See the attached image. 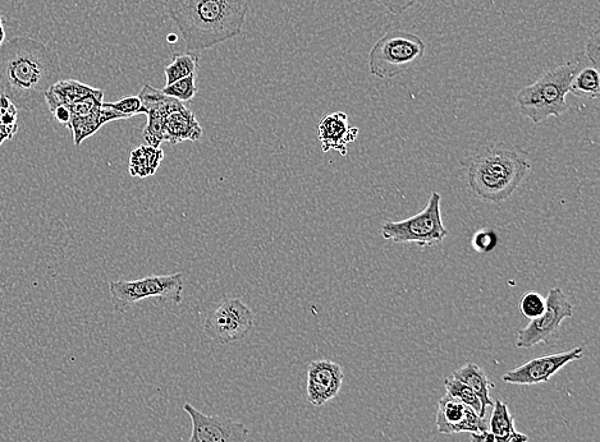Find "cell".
<instances>
[{
	"mask_svg": "<svg viewBox=\"0 0 600 442\" xmlns=\"http://www.w3.org/2000/svg\"><path fill=\"white\" fill-rule=\"evenodd\" d=\"M58 54L39 40L13 38L0 46V95L17 109L34 110L61 77Z\"/></svg>",
	"mask_w": 600,
	"mask_h": 442,
	"instance_id": "obj_1",
	"label": "cell"
},
{
	"mask_svg": "<svg viewBox=\"0 0 600 442\" xmlns=\"http://www.w3.org/2000/svg\"><path fill=\"white\" fill-rule=\"evenodd\" d=\"M254 0H164L189 52L213 48L241 35Z\"/></svg>",
	"mask_w": 600,
	"mask_h": 442,
	"instance_id": "obj_2",
	"label": "cell"
},
{
	"mask_svg": "<svg viewBox=\"0 0 600 442\" xmlns=\"http://www.w3.org/2000/svg\"><path fill=\"white\" fill-rule=\"evenodd\" d=\"M530 169L524 151L507 145L490 146L470 159L467 184L479 199L503 202L514 195Z\"/></svg>",
	"mask_w": 600,
	"mask_h": 442,
	"instance_id": "obj_3",
	"label": "cell"
},
{
	"mask_svg": "<svg viewBox=\"0 0 600 442\" xmlns=\"http://www.w3.org/2000/svg\"><path fill=\"white\" fill-rule=\"evenodd\" d=\"M579 62H569L545 72L534 84L524 87L516 95L521 115L535 124L551 117H561L570 109L566 96L570 94L572 78L579 71Z\"/></svg>",
	"mask_w": 600,
	"mask_h": 442,
	"instance_id": "obj_4",
	"label": "cell"
},
{
	"mask_svg": "<svg viewBox=\"0 0 600 442\" xmlns=\"http://www.w3.org/2000/svg\"><path fill=\"white\" fill-rule=\"evenodd\" d=\"M427 52L418 35L393 30L384 34L369 53V71L380 80H392L414 68Z\"/></svg>",
	"mask_w": 600,
	"mask_h": 442,
	"instance_id": "obj_5",
	"label": "cell"
},
{
	"mask_svg": "<svg viewBox=\"0 0 600 442\" xmlns=\"http://www.w3.org/2000/svg\"><path fill=\"white\" fill-rule=\"evenodd\" d=\"M442 196L430 193L427 206L419 214L401 221H387L382 225V237L393 243H414L420 248L438 246L448 236L441 213Z\"/></svg>",
	"mask_w": 600,
	"mask_h": 442,
	"instance_id": "obj_6",
	"label": "cell"
},
{
	"mask_svg": "<svg viewBox=\"0 0 600 442\" xmlns=\"http://www.w3.org/2000/svg\"><path fill=\"white\" fill-rule=\"evenodd\" d=\"M185 289V275H154L134 282L109 283L112 303L116 311L126 312L143 299L159 298L162 301L181 303Z\"/></svg>",
	"mask_w": 600,
	"mask_h": 442,
	"instance_id": "obj_7",
	"label": "cell"
},
{
	"mask_svg": "<svg viewBox=\"0 0 600 442\" xmlns=\"http://www.w3.org/2000/svg\"><path fill=\"white\" fill-rule=\"evenodd\" d=\"M574 306L561 288L549 290L545 298V311L537 319L531 320L517 335V348L529 349L540 343L552 344L558 338L562 322L571 319Z\"/></svg>",
	"mask_w": 600,
	"mask_h": 442,
	"instance_id": "obj_8",
	"label": "cell"
},
{
	"mask_svg": "<svg viewBox=\"0 0 600 442\" xmlns=\"http://www.w3.org/2000/svg\"><path fill=\"white\" fill-rule=\"evenodd\" d=\"M254 326V313L241 299L226 298L204 324L205 334L221 344L241 342Z\"/></svg>",
	"mask_w": 600,
	"mask_h": 442,
	"instance_id": "obj_9",
	"label": "cell"
},
{
	"mask_svg": "<svg viewBox=\"0 0 600 442\" xmlns=\"http://www.w3.org/2000/svg\"><path fill=\"white\" fill-rule=\"evenodd\" d=\"M183 411L190 417L192 431L187 442H247L250 431L245 423L219 416H208L186 403Z\"/></svg>",
	"mask_w": 600,
	"mask_h": 442,
	"instance_id": "obj_10",
	"label": "cell"
},
{
	"mask_svg": "<svg viewBox=\"0 0 600 442\" xmlns=\"http://www.w3.org/2000/svg\"><path fill=\"white\" fill-rule=\"evenodd\" d=\"M584 357L583 348L576 347L562 353L531 359L503 376V382L511 385L547 384L557 372L569 363L579 361Z\"/></svg>",
	"mask_w": 600,
	"mask_h": 442,
	"instance_id": "obj_11",
	"label": "cell"
},
{
	"mask_svg": "<svg viewBox=\"0 0 600 442\" xmlns=\"http://www.w3.org/2000/svg\"><path fill=\"white\" fill-rule=\"evenodd\" d=\"M435 426L441 435H455L461 432L478 434L488 430L485 418H480L473 408L448 394L439 400Z\"/></svg>",
	"mask_w": 600,
	"mask_h": 442,
	"instance_id": "obj_12",
	"label": "cell"
},
{
	"mask_svg": "<svg viewBox=\"0 0 600 442\" xmlns=\"http://www.w3.org/2000/svg\"><path fill=\"white\" fill-rule=\"evenodd\" d=\"M139 99L145 114L148 115V123L143 133L144 140L151 147H160L164 142V122L169 114L181 109L183 104L149 84L144 85Z\"/></svg>",
	"mask_w": 600,
	"mask_h": 442,
	"instance_id": "obj_13",
	"label": "cell"
},
{
	"mask_svg": "<svg viewBox=\"0 0 600 442\" xmlns=\"http://www.w3.org/2000/svg\"><path fill=\"white\" fill-rule=\"evenodd\" d=\"M345 374L338 363L319 359L310 362L308 368V384L306 394L308 400L314 407H323L336 398L342 389Z\"/></svg>",
	"mask_w": 600,
	"mask_h": 442,
	"instance_id": "obj_14",
	"label": "cell"
},
{
	"mask_svg": "<svg viewBox=\"0 0 600 442\" xmlns=\"http://www.w3.org/2000/svg\"><path fill=\"white\" fill-rule=\"evenodd\" d=\"M318 136L324 153L333 150L346 156L348 145L355 142L359 136V128L350 126L346 113L336 112L327 115L320 121Z\"/></svg>",
	"mask_w": 600,
	"mask_h": 442,
	"instance_id": "obj_15",
	"label": "cell"
},
{
	"mask_svg": "<svg viewBox=\"0 0 600 442\" xmlns=\"http://www.w3.org/2000/svg\"><path fill=\"white\" fill-rule=\"evenodd\" d=\"M201 136H203V128L195 114L185 105L169 114L164 122V141L171 145H178L185 141H199Z\"/></svg>",
	"mask_w": 600,
	"mask_h": 442,
	"instance_id": "obj_16",
	"label": "cell"
},
{
	"mask_svg": "<svg viewBox=\"0 0 600 442\" xmlns=\"http://www.w3.org/2000/svg\"><path fill=\"white\" fill-rule=\"evenodd\" d=\"M102 96L104 91L94 89L89 85L82 84L77 80H59L50 89L45 92L44 100L47 101L50 112L59 107V105H71L87 98Z\"/></svg>",
	"mask_w": 600,
	"mask_h": 442,
	"instance_id": "obj_17",
	"label": "cell"
},
{
	"mask_svg": "<svg viewBox=\"0 0 600 442\" xmlns=\"http://www.w3.org/2000/svg\"><path fill=\"white\" fill-rule=\"evenodd\" d=\"M452 379L469 386L478 395L480 403H482L480 417L485 418L488 409L493 407L494 404L492 398H490V389L494 388V384L489 380L488 375L475 363H467L464 367L453 372Z\"/></svg>",
	"mask_w": 600,
	"mask_h": 442,
	"instance_id": "obj_18",
	"label": "cell"
},
{
	"mask_svg": "<svg viewBox=\"0 0 600 442\" xmlns=\"http://www.w3.org/2000/svg\"><path fill=\"white\" fill-rule=\"evenodd\" d=\"M119 119H128L125 115L114 112L112 109L99 108L96 112L86 115V117L72 119L68 130L72 131L73 142L80 146L82 142L100 130L105 124Z\"/></svg>",
	"mask_w": 600,
	"mask_h": 442,
	"instance_id": "obj_19",
	"label": "cell"
},
{
	"mask_svg": "<svg viewBox=\"0 0 600 442\" xmlns=\"http://www.w3.org/2000/svg\"><path fill=\"white\" fill-rule=\"evenodd\" d=\"M164 158L160 147L140 146L131 153L130 174L132 177L146 178L153 176Z\"/></svg>",
	"mask_w": 600,
	"mask_h": 442,
	"instance_id": "obj_20",
	"label": "cell"
},
{
	"mask_svg": "<svg viewBox=\"0 0 600 442\" xmlns=\"http://www.w3.org/2000/svg\"><path fill=\"white\" fill-rule=\"evenodd\" d=\"M488 431L501 439H520L524 434L515 428V418L512 417L508 405L503 400L498 399L493 404L492 416L488 422Z\"/></svg>",
	"mask_w": 600,
	"mask_h": 442,
	"instance_id": "obj_21",
	"label": "cell"
},
{
	"mask_svg": "<svg viewBox=\"0 0 600 442\" xmlns=\"http://www.w3.org/2000/svg\"><path fill=\"white\" fill-rule=\"evenodd\" d=\"M199 67V54L194 52H183L173 55V61L164 69L167 85H172L182 78L196 75Z\"/></svg>",
	"mask_w": 600,
	"mask_h": 442,
	"instance_id": "obj_22",
	"label": "cell"
},
{
	"mask_svg": "<svg viewBox=\"0 0 600 442\" xmlns=\"http://www.w3.org/2000/svg\"><path fill=\"white\" fill-rule=\"evenodd\" d=\"M570 92L590 100L598 99L600 95L599 69L594 66L579 69L572 78Z\"/></svg>",
	"mask_w": 600,
	"mask_h": 442,
	"instance_id": "obj_23",
	"label": "cell"
},
{
	"mask_svg": "<svg viewBox=\"0 0 600 442\" xmlns=\"http://www.w3.org/2000/svg\"><path fill=\"white\" fill-rule=\"evenodd\" d=\"M18 109L7 96L0 95V146L18 131Z\"/></svg>",
	"mask_w": 600,
	"mask_h": 442,
	"instance_id": "obj_24",
	"label": "cell"
},
{
	"mask_svg": "<svg viewBox=\"0 0 600 442\" xmlns=\"http://www.w3.org/2000/svg\"><path fill=\"white\" fill-rule=\"evenodd\" d=\"M444 388H446L447 394L450 397L460 400L461 403L469 405V407L473 408L476 413H482V403L478 398V395L474 393L473 390L462 384V382L457 381L455 379H446L443 380ZM482 418V417H480Z\"/></svg>",
	"mask_w": 600,
	"mask_h": 442,
	"instance_id": "obj_25",
	"label": "cell"
},
{
	"mask_svg": "<svg viewBox=\"0 0 600 442\" xmlns=\"http://www.w3.org/2000/svg\"><path fill=\"white\" fill-rule=\"evenodd\" d=\"M196 75H191L182 80L174 82L172 85H168L160 89L164 95L169 98L176 99L178 101H190L195 98L198 94V87H196Z\"/></svg>",
	"mask_w": 600,
	"mask_h": 442,
	"instance_id": "obj_26",
	"label": "cell"
},
{
	"mask_svg": "<svg viewBox=\"0 0 600 442\" xmlns=\"http://www.w3.org/2000/svg\"><path fill=\"white\" fill-rule=\"evenodd\" d=\"M520 310L529 320L537 319L545 311V298L538 292H528L521 299Z\"/></svg>",
	"mask_w": 600,
	"mask_h": 442,
	"instance_id": "obj_27",
	"label": "cell"
},
{
	"mask_svg": "<svg viewBox=\"0 0 600 442\" xmlns=\"http://www.w3.org/2000/svg\"><path fill=\"white\" fill-rule=\"evenodd\" d=\"M103 107L121 113L128 119L135 117V115L145 114L139 96H127V98L118 100L116 103H105L104 101Z\"/></svg>",
	"mask_w": 600,
	"mask_h": 442,
	"instance_id": "obj_28",
	"label": "cell"
},
{
	"mask_svg": "<svg viewBox=\"0 0 600 442\" xmlns=\"http://www.w3.org/2000/svg\"><path fill=\"white\" fill-rule=\"evenodd\" d=\"M471 244L476 252L489 253L498 247L499 237L496 230L482 229L474 234Z\"/></svg>",
	"mask_w": 600,
	"mask_h": 442,
	"instance_id": "obj_29",
	"label": "cell"
},
{
	"mask_svg": "<svg viewBox=\"0 0 600 442\" xmlns=\"http://www.w3.org/2000/svg\"><path fill=\"white\" fill-rule=\"evenodd\" d=\"M380 7L386 8L391 15L400 17L405 15L410 8L418 4L420 0H375Z\"/></svg>",
	"mask_w": 600,
	"mask_h": 442,
	"instance_id": "obj_30",
	"label": "cell"
},
{
	"mask_svg": "<svg viewBox=\"0 0 600 442\" xmlns=\"http://www.w3.org/2000/svg\"><path fill=\"white\" fill-rule=\"evenodd\" d=\"M600 35L599 29H595L593 35L588 39V43L585 46V54L586 57L590 59V62L593 63L594 67H599V50H600Z\"/></svg>",
	"mask_w": 600,
	"mask_h": 442,
	"instance_id": "obj_31",
	"label": "cell"
},
{
	"mask_svg": "<svg viewBox=\"0 0 600 442\" xmlns=\"http://www.w3.org/2000/svg\"><path fill=\"white\" fill-rule=\"evenodd\" d=\"M471 442H528L529 437L524 436L520 437V439H501V437L494 436L490 434L488 430L483 432H478V434H471L470 436Z\"/></svg>",
	"mask_w": 600,
	"mask_h": 442,
	"instance_id": "obj_32",
	"label": "cell"
},
{
	"mask_svg": "<svg viewBox=\"0 0 600 442\" xmlns=\"http://www.w3.org/2000/svg\"><path fill=\"white\" fill-rule=\"evenodd\" d=\"M50 113L53 114L54 119H56L59 124H62V126L67 128L70 127L71 112L67 105H59V107L52 110Z\"/></svg>",
	"mask_w": 600,
	"mask_h": 442,
	"instance_id": "obj_33",
	"label": "cell"
},
{
	"mask_svg": "<svg viewBox=\"0 0 600 442\" xmlns=\"http://www.w3.org/2000/svg\"><path fill=\"white\" fill-rule=\"evenodd\" d=\"M4 43H6V30H4L2 13H0V46Z\"/></svg>",
	"mask_w": 600,
	"mask_h": 442,
	"instance_id": "obj_34",
	"label": "cell"
}]
</instances>
